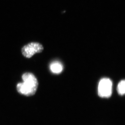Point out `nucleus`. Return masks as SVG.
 <instances>
[{"mask_svg": "<svg viewBox=\"0 0 125 125\" xmlns=\"http://www.w3.org/2000/svg\"><path fill=\"white\" fill-rule=\"evenodd\" d=\"M23 82L17 85V90L21 94L26 96H32L38 88V82L35 76L31 73H24L22 76Z\"/></svg>", "mask_w": 125, "mask_h": 125, "instance_id": "1", "label": "nucleus"}, {"mask_svg": "<svg viewBox=\"0 0 125 125\" xmlns=\"http://www.w3.org/2000/svg\"><path fill=\"white\" fill-rule=\"evenodd\" d=\"M112 84L109 78H103L100 80L98 86V94L103 98H109L112 95Z\"/></svg>", "mask_w": 125, "mask_h": 125, "instance_id": "2", "label": "nucleus"}, {"mask_svg": "<svg viewBox=\"0 0 125 125\" xmlns=\"http://www.w3.org/2000/svg\"><path fill=\"white\" fill-rule=\"evenodd\" d=\"M43 47L38 42H32L26 45L21 49L23 55L26 58H31L36 53L42 52Z\"/></svg>", "mask_w": 125, "mask_h": 125, "instance_id": "3", "label": "nucleus"}, {"mask_svg": "<svg viewBox=\"0 0 125 125\" xmlns=\"http://www.w3.org/2000/svg\"><path fill=\"white\" fill-rule=\"evenodd\" d=\"M50 69L53 73L59 74L62 71L63 67L62 64L58 61L53 62L50 65Z\"/></svg>", "mask_w": 125, "mask_h": 125, "instance_id": "4", "label": "nucleus"}, {"mask_svg": "<svg viewBox=\"0 0 125 125\" xmlns=\"http://www.w3.org/2000/svg\"><path fill=\"white\" fill-rule=\"evenodd\" d=\"M117 90L119 95L123 96L125 93V81L124 80L121 81L118 84Z\"/></svg>", "mask_w": 125, "mask_h": 125, "instance_id": "5", "label": "nucleus"}]
</instances>
